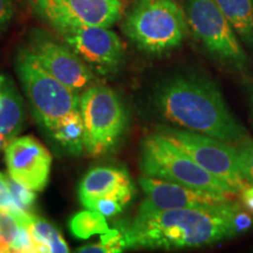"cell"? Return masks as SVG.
<instances>
[{
    "label": "cell",
    "mask_w": 253,
    "mask_h": 253,
    "mask_svg": "<svg viewBox=\"0 0 253 253\" xmlns=\"http://www.w3.org/2000/svg\"><path fill=\"white\" fill-rule=\"evenodd\" d=\"M252 225L238 204L140 212L118 226L126 249L202 248L233 238Z\"/></svg>",
    "instance_id": "1"
},
{
    "label": "cell",
    "mask_w": 253,
    "mask_h": 253,
    "mask_svg": "<svg viewBox=\"0 0 253 253\" xmlns=\"http://www.w3.org/2000/svg\"><path fill=\"white\" fill-rule=\"evenodd\" d=\"M151 102L161 118L182 129L230 144L248 138L217 84L199 73H178L160 81Z\"/></svg>",
    "instance_id": "2"
},
{
    "label": "cell",
    "mask_w": 253,
    "mask_h": 253,
    "mask_svg": "<svg viewBox=\"0 0 253 253\" xmlns=\"http://www.w3.org/2000/svg\"><path fill=\"white\" fill-rule=\"evenodd\" d=\"M140 169L144 176L192 189L232 198L239 194L226 182L199 166L188 153L160 132L145 136L142 141Z\"/></svg>",
    "instance_id": "3"
},
{
    "label": "cell",
    "mask_w": 253,
    "mask_h": 253,
    "mask_svg": "<svg viewBox=\"0 0 253 253\" xmlns=\"http://www.w3.org/2000/svg\"><path fill=\"white\" fill-rule=\"evenodd\" d=\"M13 65L32 115L46 135L66 116L80 110L81 96L78 91L46 72L25 45L18 47Z\"/></svg>",
    "instance_id": "4"
},
{
    "label": "cell",
    "mask_w": 253,
    "mask_h": 253,
    "mask_svg": "<svg viewBox=\"0 0 253 253\" xmlns=\"http://www.w3.org/2000/svg\"><path fill=\"white\" fill-rule=\"evenodd\" d=\"M122 30L141 50L161 55L181 45L188 24L184 9L173 0H137L123 19Z\"/></svg>",
    "instance_id": "5"
},
{
    "label": "cell",
    "mask_w": 253,
    "mask_h": 253,
    "mask_svg": "<svg viewBox=\"0 0 253 253\" xmlns=\"http://www.w3.org/2000/svg\"><path fill=\"white\" fill-rule=\"evenodd\" d=\"M80 110L84 122V150L102 156L115 149L128 128V110L112 88L90 86L81 95Z\"/></svg>",
    "instance_id": "6"
},
{
    "label": "cell",
    "mask_w": 253,
    "mask_h": 253,
    "mask_svg": "<svg viewBox=\"0 0 253 253\" xmlns=\"http://www.w3.org/2000/svg\"><path fill=\"white\" fill-rule=\"evenodd\" d=\"M184 14L188 28L216 61L245 71L249 59L238 36L214 0H185Z\"/></svg>",
    "instance_id": "7"
},
{
    "label": "cell",
    "mask_w": 253,
    "mask_h": 253,
    "mask_svg": "<svg viewBox=\"0 0 253 253\" xmlns=\"http://www.w3.org/2000/svg\"><path fill=\"white\" fill-rule=\"evenodd\" d=\"M157 132L171 140L199 166L238 192L250 186L240 169L236 147H231L230 143L176 126H161Z\"/></svg>",
    "instance_id": "8"
},
{
    "label": "cell",
    "mask_w": 253,
    "mask_h": 253,
    "mask_svg": "<svg viewBox=\"0 0 253 253\" xmlns=\"http://www.w3.org/2000/svg\"><path fill=\"white\" fill-rule=\"evenodd\" d=\"M38 15L56 32L72 27H112L123 17L122 0H32Z\"/></svg>",
    "instance_id": "9"
},
{
    "label": "cell",
    "mask_w": 253,
    "mask_h": 253,
    "mask_svg": "<svg viewBox=\"0 0 253 253\" xmlns=\"http://www.w3.org/2000/svg\"><path fill=\"white\" fill-rule=\"evenodd\" d=\"M24 45L41 67L71 89L80 91L90 87L93 72L66 42L43 30H33Z\"/></svg>",
    "instance_id": "10"
},
{
    "label": "cell",
    "mask_w": 253,
    "mask_h": 253,
    "mask_svg": "<svg viewBox=\"0 0 253 253\" xmlns=\"http://www.w3.org/2000/svg\"><path fill=\"white\" fill-rule=\"evenodd\" d=\"M58 33L91 71L101 75L114 74L125 62V45L109 27H72Z\"/></svg>",
    "instance_id": "11"
},
{
    "label": "cell",
    "mask_w": 253,
    "mask_h": 253,
    "mask_svg": "<svg viewBox=\"0 0 253 253\" xmlns=\"http://www.w3.org/2000/svg\"><path fill=\"white\" fill-rule=\"evenodd\" d=\"M145 198L138 207L140 212L172 210V209L203 208L226 204L233 202L232 197L189 188L154 177L142 176L138 178Z\"/></svg>",
    "instance_id": "12"
},
{
    "label": "cell",
    "mask_w": 253,
    "mask_h": 253,
    "mask_svg": "<svg viewBox=\"0 0 253 253\" xmlns=\"http://www.w3.org/2000/svg\"><path fill=\"white\" fill-rule=\"evenodd\" d=\"M8 175L36 192L42 191L48 184L52 155L32 136L15 137L5 149Z\"/></svg>",
    "instance_id": "13"
},
{
    "label": "cell",
    "mask_w": 253,
    "mask_h": 253,
    "mask_svg": "<svg viewBox=\"0 0 253 253\" xmlns=\"http://www.w3.org/2000/svg\"><path fill=\"white\" fill-rule=\"evenodd\" d=\"M78 192L80 203L88 209L103 197L118 198L126 205L134 198L136 188L125 168L100 166L91 168L82 177Z\"/></svg>",
    "instance_id": "14"
},
{
    "label": "cell",
    "mask_w": 253,
    "mask_h": 253,
    "mask_svg": "<svg viewBox=\"0 0 253 253\" xmlns=\"http://www.w3.org/2000/svg\"><path fill=\"white\" fill-rule=\"evenodd\" d=\"M26 122V108L12 79L5 75L0 84V134L17 137Z\"/></svg>",
    "instance_id": "15"
},
{
    "label": "cell",
    "mask_w": 253,
    "mask_h": 253,
    "mask_svg": "<svg viewBox=\"0 0 253 253\" xmlns=\"http://www.w3.org/2000/svg\"><path fill=\"white\" fill-rule=\"evenodd\" d=\"M47 136L63 151L74 156H80L84 151V122L81 110L66 116Z\"/></svg>",
    "instance_id": "16"
},
{
    "label": "cell",
    "mask_w": 253,
    "mask_h": 253,
    "mask_svg": "<svg viewBox=\"0 0 253 253\" xmlns=\"http://www.w3.org/2000/svg\"><path fill=\"white\" fill-rule=\"evenodd\" d=\"M243 42L253 46V0H214Z\"/></svg>",
    "instance_id": "17"
},
{
    "label": "cell",
    "mask_w": 253,
    "mask_h": 253,
    "mask_svg": "<svg viewBox=\"0 0 253 253\" xmlns=\"http://www.w3.org/2000/svg\"><path fill=\"white\" fill-rule=\"evenodd\" d=\"M32 238L36 244L37 252L43 253H67L69 248L65 242L58 227H55L47 219L34 216L28 226Z\"/></svg>",
    "instance_id": "18"
},
{
    "label": "cell",
    "mask_w": 253,
    "mask_h": 253,
    "mask_svg": "<svg viewBox=\"0 0 253 253\" xmlns=\"http://www.w3.org/2000/svg\"><path fill=\"white\" fill-rule=\"evenodd\" d=\"M69 231L77 239L86 240L95 235L109 232V225L103 214L86 209L72 216L68 223Z\"/></svg>",
    "instance_id": "19"
},
{
    "label": "cell",
    "mask_w": 253,
    "mask_h": 253,
    "mask_svg": "<svg viewBox=\"0 0 253 253\" xmlns=\"http://www.w3.org/2000/svg\"><path fill=\"white\" fill-rule=\"evenodd\" d=\"M126 249L121 230L118 226L110 229L109 232L101 235V239L96 244L81 246L77 250L80 253H115L122 252Z\"/></svg>",
    "instance_id": "20"
},
{
    "label": "cell",
    "mask_w": 253,
    "mask_h": 253,
    "mask_svg": "<svg viewBox=\"0 0 253 253\" xmlns=\"http://www.w3.org/2000/svg\"><path fill=\"white\" fill-rule=\"evenodd\" d=\"M8 185L11 189L12 197H13L14 204L18 209L27 213H34V205H36L37 195L34 190L25 186L21 183L14 181L8 175Z\"/></svg>",
    "instance_id": "21"
},
{
    "label": "cell",
    "mask_w": 253,
    "mask_h": 253,
    "mask_svg": "<svg viewBox=\"0 0 253 253\" xmlns=\"http://www.w3.org/2000/svg\"><path fill=\"white\" fill-rule=\"evenodd\" d=\"M17 219L6 211H0V252H11V245L19 230Z\"/></svg>",
    "instance_id": "22"
},
{
    "label": "cell",
    "mask_w": 253,
    "mask_h": 253,
    "mask_svg": "<svg viewBox=\"0 0 253 253\" xmlns=\"http://www.w3.org/2000/svg\"><path fill=\"white\" fill-rule=\"evenodd\" d=\"M237 154H238L239 166L244 173L249 184H253V140L245 138L237 143Z\"/></svg>",
    "instance_id": "23"
},
{
    "label": "cell",
    "mask_w": 253,
    "mask_h": 253,
    "mask_svg": "<svg viewBox=\"0 0 253 253\" xmlns=\"http://www.w3.org/2000/svg\"><path fill=\"white\" fill-rule=\"evenodd\" d=\"M125 207L126 204L118 198L103 197L96 199L94 203H91V205L88 209H89V210L97 211V212L103 214L106 218H112L118 216L119 213H121Z\"/></svg>",
    "instance_id": "24"
},
{
    "label": "cell",
    "mask_w": 253,
    "mask_h": 253,
    "mask_svg": "<svg viewBox=\"0 0 253 253\" xmlns=\"http://www.w3.org/2000/svg\"><path fill=\"white\" fill-rule=\"evenodd\" d=\"M11 252H26L32 253L36 251V244L32 235L26 226H19L18 233L11 245Z\"/></svg>",
    "instance_id": "25"
},
{
    "label": "cell",
    "mask_w": 253,
    "mask_h": 253,
    "mask_svg": "<svg viewBox=\"0 0 253 253\" xmlns=\"http://www.w3.org/2000/svg\"><path fill=\"white\" fill-rule=\"evenodd\" d=\"M14 207L15 204L8 185V176L0 172V211L9 212Z\"/></svg>",
    "instance_id": "26"
},
{
    "label": "cell",
    "mask_w": 253,
    "mask_h": 253,
    "mask_svg": "<svg viewBox=\"0 0 253 253\" xmlns=\"http://www.w3.org/2000/svg\"><path fill=\"white\" fill-rule=\"evenodd\" d=\"M14 0H0V33L6 31L14 17Z\"/></svg>",
    "instance_id": "27"
},
{
    "label": "cell",
    "mask_w": 253,
    "mask_h": 253,
    "mask_svg": "<svg viewBox=\"0 0 253 253\" xmlns=\"http://www.w3.org/2000/svg\"><path fill=\"white\" fill-rule=\"evenodd\" d=\"M242 194V201L245 204V207L249 209L250 211L253 212V185H250L246 188L244 191L240 192Z\"/></svg>",
    "instance_id": "28"
},
{
    "label": "cell",
    "mask_w": 253,
    "mask_h": 253,
    "mask_svg": "<svg viewBox=\"0 0 253 253\" xmlns=\"http://www.w3.org/2000/svg\"><path fill=\"white\" fill-rule=\"evenodd\" d=\"M11 141L12 138H9L8 136H6L5 134H0V154H1L2 151H5L6 147H7Z\"/></svg>",
    "instance_id": "29"
},
{
    "label": "cell",
    "mask_w": 253,
    "mask_h": 253,
    "mask_svg": "<svg viewBox=\"0 0 253 253\" xmlns=\"http://www.w3.org/2000/svg\"><path fill=\"white\" fill-rule=\"evenodd\" d=\"M250 100H251V107H252V112H253V86L251 88V95H250Z\"/></svg>",
    "instance_id": "30"
},
{
    "label": "cell",
    "mask_w": 253,
    "mask_h": 253,
    "mask_svg": "<svg viewBox=\"0 0 253 253\" xmlns=\"http://www.w3.org/2000/svg\"><path fill=\"white\" fill-rule=\"evenodd\" d=\"M4 78H5V75H0V84H1V82H2V80H4Z\"/></svg>",
    "instance_id": "31"
}]
</instances>
